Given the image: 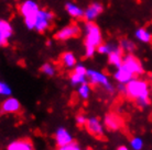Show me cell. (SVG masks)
<instances>
[{"label": "cell", "instance_id": "d6986e66", "mask_svg": "<svg viewBox=\"0 0 152 150\" xmlns=\"http://www.w3.org/2000/svg\"><path fill=\"white\" fill-rule=\"evenodd\" d=\"M134 36H136L138 41L142 42V43H151L152 42V34L148 30L143 29V27H140V29L136 30Z\"/></svg>", "mask_w": 152, "mask_h": 150}, {"label": "cell", "instance_id": "7402d4cb", "mask_svg": "<svg viewBox=\"0 0 152 150\" xmlns=\"http://www.w3.org/2000/svg\"><path fill=\"white\" fill-rule=\"evenodd\" d=\"M69 80H71V83L73 86H80L83 83L87 82V79H86V76L80 75V74H77V72L73 71V74L69 76Z\"/></svg>", "mask_w": 152, "mask_h": 150}, {"label": "cell", "instance_id": "8fae6325", "mask_svg": "<svg viewBox=\"0 0 152 150\" xmlns=\"http://www.w3.org/2000/svg\"><path fill=\"white\" fill-rule=\"evenodd\" d=\"M13 34L12 25L8 21L0 20V47L7 45L8 40L11 38Z\"/></svg>", "mask_w": 152, "mask_h": 150}, {"label": "cell", "instance_id": "f546056e", "mask_svg": "<svg viewBox=\"0 0 152 150\" xmlns=\"http://www.w3.org/2000/svg\"><path fill=\"white\" fill-rule=\"evenodd\" d=\"M74 71L77 72V74H80V75L86 76V75H87V68L85 67L84 65L78 64V65H76L75 67H74Z\"/></svg>", "mask_w": 152, "mask_h": 150}, {"label": "cell", "instance_id": "5bb4252c", "mask_svg": "<svg viewBox=\"0 0 152 150\" xmlns=\"http://www.w3.org/2000/svg\"><path fill=\"white\" fill-rule=\"evenodd\" d=\"M114 77L118 82L124 83V84H127L131 79L134 78V76H133L132 72H130L129 70H128L125 66H122V65L119 68H117V71L115 72Z\"/></svg>", "mask_w": 152, "mask_h": 150}, {"label": "cell", "instance_id": "30bf717a", "mask_svg": "<svg viewBox=\"0 0 152 150\" xmlns=\"http://www.w3.org/2000/svg\"><path fill=\"white\" fill-rule=\"evenodd\" d=\"M0 110H1V112L4 113V114L18 113L20 110H21V104H20V102L18 99L9 97V98H7L2 103H1Z\"/></svg>", "mask_w": 152, "mask_h": 150}, {"label": "cell", "instance_id": "277c9868", "mask_svg": "<svg viewBox=\"0 0 152 150\" xmlns=\"http://www.w3.org/2000/svg\"><path fill=\"white\" fill-rule=\"evenodd\" d=\"M54 19L53 12L45 9H40L38 13L35 14V24H34V30L37 32H45L48 29L51 27L52 21Z\"/></svg>", "mask_w": 152, "mask_h": 150}, {"label": "cell", "instance_id": "836d02e7", "mask_svg": "<svg viewBox=\"0 0 152 150\" xmlns=\"http://www.w3.org/2000/svg\"><path fill=\"white\" fill-rule=\"evenodd\" d=\"M149 79H150V80L152 81V72L150 74V75H149Z\"/></svg>", "mask_w": 152, "mask_h": 150}, {"label": "cell", "instance_id": "d590c367", "mask_svg": "<svg viewBox=\"0 0 152 150\" xmlns=\"http://www.w3.org/2000/svg\"><path fill=\"white\" fill-rule=\"evenodd\" d=\"M33 150H34V149H33Z\"/></svg>", "mask_w": 152, "mask_h": 150}, {"label": "cell", "instance_id": "f1b7e54d", "mask_svg": "<svg viewBox=\"0 0 152 150\" xmlns=\"http://www.w3.org/2000/svg\"><path fill=\"white\" fill-rule=\"evenodd\" d=\"M86 120H87V117L85 116L84 114H78L76 116V124L80 126V127H84L85 124H86Z\"/></svg>", "mask_w": 152, "mask_h": 150}, {"label": "cell", "instance_id": "44dd1931", "mask_svg": "<svg viewBox=\"0 0 152 150\" xmlns=\"http://www.w3.org/2000/svg\"><path fill=\"white\" fill-rule=\"evenodd\" d=\"M118 46L117 44H115V43H102L100 45L97 47V52L99 54H102V55H108V54H110L115 48H117Z\"/></svg>", "mask_w": 152, "mask_h": 150}, {"label": "cell", "instance_id": "6da1fadb", "mask_svg": "<svg viewBox=\"0 0 152 150\" xmlns=\"http://www.w3.org/2000/svg\"><path fill=\"white\" fill-rule=\"evenodd\" d=\"M85 32V55L86 57H93L96 49L103 43L102 31L99 26L93 21H86L84 26Z\"/></svg>", "mask_w": 152, "mask_h": 150}, {"label": "cell", "instance_id": "484cf974", "mask_svg": "<svg viewBox=\"0 0 152 150\" xmlns=\"http://www.w3.org/2000/svg\"><path fill=\"white\" fill-rule=\"evenodd\" d=\"M12 94V90L10 86L7 84L6 82L0 81V95H4V97H10Z\"/></svg>", "mask_w": 152, "mask_h": 150}, {"label": "cell", "instance_id": "1f68e13d", "mask_svg": "<svg viewBox=\"0 0 152 150\" xmlns=\"http://www.w3.org/2000/svg\"><path fill=\"white\" fill-rule=\"evenodd\" d=\"M117 150H129V149H128L127 147H125V146H121V147H119Z\"/></svg>", "mask_w": 152, "mask_h": 150}, {"label": "cell", "instance_id": "4fadbf2b", "mask_svg": "<svg viewBox=\"0 0 152 150\" xmlns=\"http://www.w3.org/2000/svg\"><path fill=\"white\" fill-rule=\"evenodd\" d=\"M55 141L58 147L66 146L69 144L73 143V137L65 128H58L55 133Z\"/></svg>", "mask_w": 152, "mask_h": 150}, {"label": "cell", "instance_id": "3957f363", "mask_svg": "<svg viewBox=\"0 0 152 150\" xmlns=\"http://www.w3.org/2000/svg\"><path fill=\"white\" fill-rule=\"evenodd\" d=\"M87 80L89 81L91 86H100L103 87L104 89L109 92V93H114V87L111 86L109 79L105 74L97 70H93V69H87Z\"/></svg>", "mask_w": 152, "mask_h": 150}, {"label": "cell", "instance_id": "5b68a950", "mask_svg": "<svg viewBox=\"0 0 152 150\" xmlns=\"http://www.w3.org/2000/svg\"><path fill=\"white\" fill-rule=\"evenodd\" d=\"M122 66H125L130 72H132L133 76H140L145 72L141 61L132 54H127L124 56Z\"/></svg>", "mask_w": 152, "mask_h": 150}, {"label": "cell", "instance_id": "e575fe53", "mask_svg": "<svg viewBox=\"0 0 152 150\" xmlns=\"http://www.w3.org/2000/svg\"><path fill=\"white\" fill-rule=\"evenodd\" d=\"M151 91H152V88H151Z\"/></svg>", "mask_w": 152, "mask_h": 150}, {"label": "cell", "instance_id": "ba28073f", "mask_svg": "<svg viewBox=\"0 0 152 150\" xmlns=\"http://www.w3.org/2000/svg\"><path fill=\"white\" fill-rule=\"evenodd\" d=\"M20 13L22 15L23 18H30V17H34L38 11L40 10L39 8V4L33 1V0H26L24 2L20 4Z\"/></svg>", "mask_w": 152, "mask_h": 150}, {"label": "cell", "instance_id": "83f0119b", "mask_svg": "<svg viewBox=\"0 0 152 150\" xmlns=\"http://www.w3.org/2000/svg\"><path fill=\"white\" fill-rule=\"evenodd\" d=\"M57 150H82L80 149V147L77 145L76 143H71L69 145H66V146H63V147H58V149Z\"/></svg>", "mask_w": 152, "mask_h": 150}, {"label": "cell", "instance_id": "4316f807", "mask_svg": "<svg viewBox=\"0 0 152 150\" xmlns=\"http://www.w3.org/2000/svg\"><path fill=\"white\" fill-rule=\"evenodd\" d=\"M150 98H140L136 100V104L137 106L141 107V109H145V107H148L150 105Z\"/></svg>", "mask_w": 152, "mask_h": 150}, {"label": "cell", "instance_id": "d4e9b609", "mask_svg": "<svg viewBox=\"0 0 152 150\" xmlns=\"http://www.w3.org/2000/svg\"><path fill=\"white\" fill-rule=\"evenodd\" d=\"M130 147L132 150H141L143 147V141L140 137H133L130 140Z\"/></svg>", "mask_w": 152, "mask_h": 150}, {"label": "cell", "instance_id": "7a4b0ae2", "mask_svg": "<svg viewBox=\"0 0 152 150\" xmlns=\"http://www.w3.org/2000/svg\"><path fill=\"white\" fill-rule=\"evenodd\" d=\"M129 99L137 100L140 98L150 97V87L145 80L133 78L126 84V94Z\"/></svg>", "mask_w": 152, "mask_h": 150}, {"label": "cell", "instance_id": "603a6c76", "mask_svg": "<svg viewBox=\"0 0 152 150\" xmlns=\"http://www.w3.org/2000/svg\"><path fill=\"white\" fill-rule=\"evenodd\" d=\"M78 95L80 98L84 99V100H87L89 98V94H91V87L87 82L80 84V88H78Z\"/></svg>", "mask_w": 152, "mask_h": 150}, {"label": "cell", "instance_id": "ffe728a7", "mask_svg": "<svg viewBox=\"0 0 152 150\" xmlns=\"http://www.w3.org/2000/svg\"><path fill=\"white\" fill-rule=\"evenodd\" d=\"M119 46H120V48L124 52L128 53V54H132L136 50V44L131 40H129V38H122V40H120Z\"/></svg>", "mask_w": 152, "mask_h": 150}, {"label": "cell", "instance_id": "cb8c5ba5", "mask_svg": "<svg viewBox=\"0 0 152 150\" xmlns=\"http://www.w3.org/2000/svg\"><path fill=\"white\" fill-rule=\"evenodd\" d=\"M41 71L49 77H53L55 75V67L50 63H45L41 66Z\"/></svg>", "mask_w": 152, "mask_h": 150}, {"label": "cell", "instance_id": "2e32d148", "mask_svg": "<svg viewBox=\"0 0 152 150\" xmlns=\"http://www.w3.org/2000/svg\"><path fill=\"white\" fill-rule=\"evenodd\" d=\"M7 150H33V145L30 139H19L9 144Z\"/></svg>", "mask_w": 152, "mask_h": 150}, {"label": "cell", "instance_id": "52a82bcc", "mask_svg": "<svg viewBox=\"0 0 152 150\" xmlns=\"http://www.w3.org/2000/svg\"><path fill=\"white\" fill-rule=\"evenodd\" d=\"M84 127L86 128V131L91 136H94L95 138H98V139L104 138V127L103 125H102V123L99 122L98 118H96V117L87 118L86 124H85Z\"/></svg>", "mask_w": 152, "mask_h": 150}, {"label": "cell", "instance_id": "e0dca14e", "mask_svg": "<svg viewBox=\"0 0 152 150\" xmlns=\"http://www.w3.org/2000/svg\"><path fill=\"white\" fill-rule=\"evenodd\" d=\"M65 10L71 17L75 18V19H83L84 18V9H82L78 4H74V2H67L65 4Z\"/></svg>", "mask_w": 152, "mask_h": 150}, {"label": "cell", "instance_id": "7c38bea8", "mask_svg": "<svg viewBox=\"0 0 152 150\" xmlns=\"http://www.w3.org/2000/svg\"><path fill=\"white\" fill-rule=\"evenodd\" d=\"M105 125L110 131H118L124 125V122H122L121 117L118 116L117 114L109 113V114H107L106 116H105Z\"/></svg>", "mask_w": 152, "mask_h": 150}, {"label": "cell", "instance_id": "8992f818", "mask_svg": "<svg viewBox=\"0 0 152 150\" xmlns=\"http://www.w3.org/2000/svg\"><path fill=\"white\" fill-rule=\"evenodd\" d=\"M80 34V29L77 24H69V25L62 27L55 33L54 38L57 41H67L71 38H77Z\"/></svg>", "mask_w": 152, "mask_h": 150}, {"label": "cell", "instance_id": "9c48e42d", "mask_svg": "<svg viewBox=\"0 0 152 150\" xmlns=\"http://www.w3.org/2000/svg\"><path fill=\"white\" fill-rule=\"evenodd\" d=\"M104 7L99 2H93L84 10V18L86 21H94L96 18H98L99 15L103 13Z\"/></svg>", "mask_w": 152, "mask_h": 150}, {"label": "cell", "instance_id": "ac0fdd59", "mask_svg": "<svg viewBox=\"0 0 152 150\" xmlns=\"http://www.w3.org/2000/svg\"><path fill=\"white\" fill-rule=\"evenodd\" d=\"M60 60H61L62 65L66 68H74L77 65V61H76V57L75 55L71 52H64L60 57Z\"/></svg>", "mask_w": 152, "mask_h": 150}, {"label": "cell", "instance_id": "d6a6232c", "mask_svg": "<svg viewBox=\"0 0 152 150\" xmlns=\"http://www.w3.org/2000/svg\"><path fill=\"white\" fill-rule=\"evenodd\" d=\"M46 45H48V46L51 45V41H48V42H46Z\"/></svg>", "mask_w": 152, "mask_h": 150}, {"label": "cell", "instance_id": "4dcf8cb0", "mask_svg": "<svg viewBox=\"0 0 152 150\" xmlns=\"http://www.w3.org/2000/svg\"><path fill=\"white\" fill-rule=\"evenodd\" d=\"M117 90L119 91L120 94H126V84L124 83H119L117 87Z\"/></svg>", "mask_w": 152, "mask_h": 150}, {"label": "cell", "instance_id": "9a60e30c", "mask_svg": "<svg viewBox=\"0 0 152 150\" xmlns=\"http://www.w3.org/2000/svg\"><path fill=\"white\" fill-rule=\"evenodd\" d=\"M122 60H124V50L120 48V46H118L117 48H115L110 54H108L109 64L115 66L116 68H119L121 66Z\"/></svg>", "mask_w": 152, "mask_h": 150}]
</instances>
